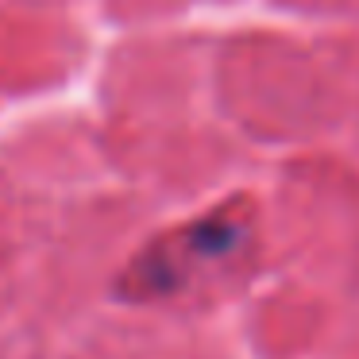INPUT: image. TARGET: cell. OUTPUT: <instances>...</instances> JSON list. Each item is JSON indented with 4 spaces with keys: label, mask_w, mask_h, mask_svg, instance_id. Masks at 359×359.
Segmentation results:
<instances>
[{
    "label": "cell",
    "mask_w": 359,
    "mask_h": 359,
    "mask_svg": "<svg viewBox=\"0 0 359 359\" xmlns=\"http://www.w3.org/2000/svg\"><path fill=\"white\" fill-rule=\"evenodd\" d=\"M240 236H243V228L224 217H212V220L186 228L178 240H170V248H158L155 255H147V263H140V271H143L140 286L151 290V294H166L178 282H186V274L194 266L224 259L240 243Z\"/></svg>",
    "instance_id": "obj_1"
}]
</instances>
